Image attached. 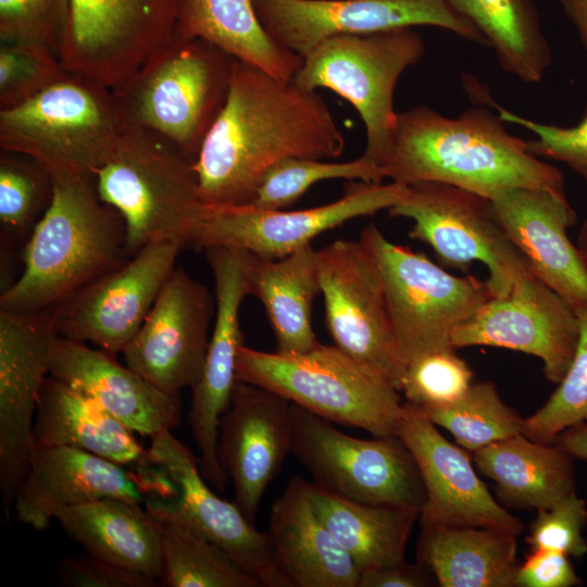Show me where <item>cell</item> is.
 Returning <instances> with one entry per match:
<instances>
[{"mask_svg": "<svg viewBox=\"0 0 587 587\" xmlns=\"http://www.w3.org/2000/svg\"><path fill=\"white\" fill-rule=\"evenodd\" d=\"M203 250L214 278L215 314L202 371L191 388L188 424L200 451L202 476L224 491L228 476L218 463L216 445L220 419L237 382V354L243 345L239 315L242 300L249 295L246 251L225 247Z\"/></svg>", "mask_w": 587, "mask_h": 587, "instance_id": "20", "label": "cell"}, {"mask_svg": "<svg viewBox=\"0 0 587 587\" xmlns=\"http://www.w3.org/2000/svg\"><path fill=\"white\" fill-rule=\"evenodd\" d=\"M291 444L292 403L267 388L237 380L220 419L216 454L232 478L235 503L252 524Z\"/></svg>", "mask_w": 587, "mask_h": 587, "instance_id": "22", "label": "cell"}, {"mask_svg": "<svg viewBox=\"0 0 587 587\" xmlns=\"http://www.w3.org/2000/svg\"><path fill=\"white\" fill-rule=\"evenodd\" d=\"M309 495L316 514L353 560L360 574L404 561L420 509L359 502L313 483L309 484Z\"/></svg>", "mask_w": 587, "mask_h": 587, "instance_id": "34", "label": "cell"}, {"mask_svg": "<svg viewBox=\"0 0 587 587\" xmlns=\"http://www.w3.org/2000/svg\"><path fill=\"white\" fill-rule=\"evenodd\" d=\"M345 187L338 200L303 210L207 207L191 245L202 249L225 247L261 258L280 259L350 220L389 210L408 190V186L395 182L351 180Z\"/></svg>", "mask_w": 587, "mask_h": 587, "instance_id": "14", "label": "cell"}, {"mask_svg": "<svg viewBox=\"0 0 587 587\" xmlns=\"http://www.w3.org/2000/svg\"><path fill=\"white\" fill-rule=\"evenodd\" d=\"M53 180L48 170L34 159L1 149L0 225L2 242L13 247L28 241L48 209Z\"/></svg>", "mask_w": 587, "mask_h": 587, "instance_id": "38", "label": "cell"}, {"mask_svg": "<svg viewBox=\"0 0 587 587\" xmlns=\"http://www.w3.org/2000/svg\"><path fill=\"white\" fill-rule=\"evenodd\" d=\"M53 195L23 251V271L0 309L53 310L130 257L123 217L98 197L93 178L51 174Z\"/></svg>", "mask_w": 587, "mask_h": 587, "instance_id": "3", "label": "cell"}, {"mask_svg": "<svg viewBox=\"0 0 587 587\" xmlns=\"http://www.w3.org/2000/svg\"><path fill=\"white\" fill-rule=\"evenodd\" d=\"M177 0H71L60 59L109 88L124 85L174 37Z\"/></svg>", "mask_w": 587, "mask_h": 587, "instance_id": "13", "label": "cell"}, {"mask_svg": "<svg viewBox=\"0 0 587 587\" xmlns=\"http://www.w3.org/2000/svg\"><path fill=\"white\" fill-rule=\"evenodd\" d=\"M195 162L163 136L123 124L112 153L93 173V184L100 200L123 217L130 255L158 240L191 243L207 210Z\"/></svg>", "mask_w": 587, "mask_h": 587, "instance_id": "4", "label": "cell"}, {"mask_svg": "<svg viewBox=\"0 0 587 587\" xmlns=\"http://www.w3.org/2000/svg\"><path fill=\"white\" fill-rule=\"evenodd\" d=\"M417 408L469 452L524 430V419L502 400L492 382L472 384L464 397L449 407Z\"/></svg>", "mask_w": 587, "mask_h": 587, "instance_id": "37", "label": "cell"}, {"mask_svg": "<svg viewBox=\"0 0 587 587\" xmlns=\"http://www.w3.org/2000/svg\"><path fill=\"white\" fill-rule=\"evenodd\" d=\"M434 582L430 571L420 562L402 561L362 572L359 587H426Z\"/></svg>", "mask_w": 587, "mask_h": 587, "instance_id": "48", "label": "cell"}, {"mask_svg": "<svg viewBox=\"0 0 587 587\" xmlns=\"http://www.w3.org/2000/svg\"><path fill=\"white\" fill-rule=\"evenodd\" d=\"M55 520L85 551L160 579V539L143 504L107 497L62 509Z\"/></svg>", "mask_w": 587, "mask_h": 587, "instance_id": "31", "label": "cell"}, {"mask_svg": "<svg viewBox=\"0 0 587 587\" xmlns=\"http://www.w3.org/2000/svg\"><path fill=\"white\" fill-rule=\"evenodd\" d=\"M184 246L177 239L150 242L77 291L53 309L58 335L91 342L114 355L122 353L150 312Z\"/></svg>", "mask_w": 587, "mask_h": 587, "instance_id": "17", "label": "cell"}, {"mask_svg": "<svg viewBox=\"0 0 587 587\" xmlns=\"http://www.w3.org/2000/svg\"><path fill=\"white\" fill-rule=\"evenodd\" d=\"M122 126L113 90L67 71L26 102L0 110V147L34 159L50 174L93 178Z\"/></svg>", "mask_w": 587, "mask_h": 587, "instance_id": "7", "label": "cell"}, {"mask_svg": "<svg viewBox=\"0 0 587 587\" xmlns=\"http://www.w3.org/2000/svg\"><path fill=\"white\" fill-rule=\"evenodd\" d=\"M317 264L335 346L400 392L405 364L373 257L359 240L338 239L317 250Z\"/></svg>", "mask_w": 587, "mask_h": 587, "instance_id": "12", "label": "cell"}, {"mask_svg": "<svg viewBox=\"0 0 587 587\" xmlns=\"http://www.w3.org/2000/svg\"><path fill=\"white\" fill-rule=\"evenodd\" d=\"M488 108L472 107L449 117L420 104L399 112L386 178L410 186L442 183L492 199L512 188L565 191L559 168L529 152Z\"/></svg>", "mask_w": 587, "mask_h": 587, "instance_id": "2", "label": "cell"}, {"mask_svg": "<svg viewBox=\"0 0 587 587\" xmlns=\"http://www.w3.org/2000/svg\"><path fill=\"white\" fill-rule=\"evenodd\" d=\"M107 497L146 500L124 465L72 447L33 446L13 511L21 523L40 532L60 510Z\"/></svg>", "mask_w": 587, "mask_h": 587, "instance_id": "25", "label": "cell"}, {"mask_svg": "<svg viewBox=\"0 0 587 587\" xmlns=\"http://www.w3.org/2000/svg\"><path fill=\"white\" fill-rule=\"evenodd\" d=\"M498 223L533 273L573 310L587 305V266L567 230L577 215L565 191L512 188L490 199Z\"/></svg>", "mask_w": 587, "mask_h": 587, "instance_id": "23", "label": "cell"}, {"mask_svg": "<svg viewBox=\"0 0 587 587\" xmlns=\"http://www.w3.org/2000/svg\"><path fill=\"white\" fill-rule=\"evenodd\" d=\"M249 295L264 307L278 353L298 354L320 345L312 326V305L321 295L317 250L312 243L280 259L246 251Z\"/></svg>", "mask_w": 587, "mask_h": 587, "instance_id": "29", "label": "cell"}, {"mask_svg": "<svg viewBox=\"0 0 587 587\" xmlns=\"http://www.w3.org/2000/svg\"><path fill=\"white\" fill-rule=\"evenodd\" d=\"M416 27L328 38L305 57L292 82L308 91L328 89L359 113L366 133L363 155L382 166L398 113L394 95L401 75L425 54Z\"/></svg>", "mask_w": 587, "mask_h": 587, "instance_id": "8", "label": "cell"}, {"mask_svg": "<svg viewBox=\"0 0 587 587\" xmlns=\"http://www.w3.org/2000/svg\"><path fill=\"white\" fill-rule=\"evenodd\" d=\"M472 455L477 470L496 483L499 497L510 505L546 510L576 492L575 459L557 442L517 434Z\"/></svg>", "mask_w": 587, "mask_h": 587, "instance_id": "30", "label": "cell"}, {"mask_svg": "<svg viewBox=\"0 0 587 587\" xmlns=\"http://www.w3.org/2000/svg\"><path fill=\"white\" fill-rule=\"evenodd\" d=\"M235 61L205 40L174 35L113 89L123 124L154 132L197 158L226 102Z\"/></svg>", "mask_w": 587, "mask_h": 587, "instance_id": "5", "label": "cell"}, {"mask_svg": "<svg viewBox=\"0 0 587 587\" xmlns=\"http://www.w3.org/2000/svg\"><path fill=\"white\" fill-rule=\"evenodd\" d=\"M359 241L379 271L405 366L424 354L455 349V328L492 297L486 280L449 273L425 253L391 242L374 224L361 230Z\"/></svg>", "mask_w": 587, "mask_h": 587, "instance_id": "9", "label": "cell"}, {"mask_svg": "<svg viewBox=\"0 0 587 587\" xmlns=\"http://www.w3.org/2000/svg\"><path fill=\"white\" fill-rule=\"evenodd\" d=\"M215 297L175 267L139 330L124 348L125 365L172 396L200 377L209 346Z\"/></svg>", "mask_w": 587, "mask_h": 587, "instance_id": "18", "label": "cell"}, {"mask_svg": "<svg viewBox=\"0 0 587 587\" xmlns=\"http://www.w3.org/2000/svg\"><path fill=\"white\" fill-rule=\"evenodd\" d=\"M291 453L313 484L336 496L420 510L425 502L419 467L399 436L351 437L292 403Z\"/></svg>", "mask_w": 587, "mask_h": 587, "instance_id": "10", "label": "cell"}, {"mask_svg": "<svg viewBox=\"0 0 587 587\" xmlns=\"http://www.w3.org/2000/svg\"><path fill=\"white\" fill-rule=\"evenodd\" d=\"M583 260L587 266V217L584 220L577 236L576 243Z\"/></svg>", "mask_w": 587, "mask_h": 587, "instance_id": "51", "label": "cell"}, {"mask_svg": "<svg viewBox=\"0 0 587 587\" xmlns=\"http://www.w3.org/2000/svg\"><path fill=\"white\" fill-rule=\"evenodd\" d=\"M388 212L410 218L409 237L427 243L445 267L465 272L475 261L485 264L492 297L508 295L520 277L533 273L498 223L490 200L477 193L442 183H417L408 186Z\"/></svg>", "mask_w": 587, "mask_h": 587, "instance_id": "11", "label": "cell"}, {"mask_svg": "<svg viewBox=\"0 0 587 587\" xmlns=\"http://www.w3.org/2000/svg\"><path fill=\"white\" fill-rule=\"evenodd\" d=\"M33 446L72 447L124 466L147 458L132 429L93 398L52 375L38 397Z\"/></svg>", "mask_w": 587, "mask_h": 587, "instance_id": "28", "label": "cell"}, {"mask_svg": "<svg viewBox=\"0 0 587 587\" xmlns=\"http://www.w3.org/2000/svg\"><path fill=\"white\" fill-rule=\"evenodd\" d=\"M578 320L535 274L520 277L508 295L491 297L451 336L457 348L486 346L539 358L546 378L559 384L578 341Z\"/></svg>", "mask_w": 587, "mask_h": 587, "instance_id": "19", "label": "cell"}, {"mask_svg": "<svg viewBox=\"0 0 587 587\" xmlns=\"http://www.w3.org/2000/svg\"><path fill=\"white\" fill-rule=\"evenodd\" d=\"M386 178L382 166L363 154L351 161L290 157L272 164L257 187L253 205L264 210H282L297 202L314 184L330 179L361 180L380 184Z\"/></svg>", "mask_w": 587, "mask_h": 587, "instance_id": "39", "label": "cell"}, {"mask_svg": "<svg viewBox=\"0 0 587 587\" xmlns=\"http://www.w3.org/2000/svg\"><path fill=\"white\" fill-rule=\"evenodd\" d=\"M494 105L507 124L517 125L534 135V138L526 140L530 153L564 164L587 185V110L577 124L562 126L541 123Z\"/></svg>", "mask_w": 587, "mask_h": 587, "instance_id": "44", "label": "cell"}, {"mask_svg": "<svg viewBox=\"0 0 587 587\" xmlns=\"http://www.w3.org/2000/svg\"><path fill=\"white\" fill-rule=\"evenodd\" d=\"M473 371L455 349L424 354L405 366L400 392L408 402L424 409L449 407L470 389Z\"/></svg>", "mask_w": 587, "mask_h": 587, "instance_id": "41", "label": "cell"}, {"mask_svg": "<svg viewBox=\"0 0 587 587\" xmlns=\"http://www.w3.org/2000/svg\"><path fill=\"white\" fill-rule=\"evenodd\" d=\"M553 442L560 445L574 459L587 462V421L566 428Z\"/></svg>", "mask_w": 587, "mask_h": 587, "instance_id": "49", "label": "cell"}, {"mask_svg": "<svg viewBox=\"0 0 587 587\" xmlns=\"http://www.w3.org/2000/svg\"><path fill=\"white\" fill-rule=\"evenodd\" d=\"M309 484L292 477L272 505L266 534L276 565L290 587H359L360 571L316 514Z\"/></svg>", "mask_w": 587, "mask_h": 587, "instance_id": "27", "label": "cell"}, {"mask_svg": "<svg viewBox=\"0 0 587 587\" xmlns=\"http://www.w3.org/2000/svg\"><path fill=\"white\" fill-rule=\"evenodd\" d=\"M575 312L579 333L573 360L545 404L524 419L523 434L536 441L553 442L566 428L587 421V305Z\"/></svg>", "mask_w": 587, "mask_h": 587, "instance_id": "40", "label": "cell"}, {"mask_svg": "<svg viewBox=\"0 0 587 587\" xmlns=\"http://www.w3.org/2000/svg\"><path fill=\"white\" fill-rule=\"evenodd\" d=\"M58 336L53 310L0 309V490L7 519L28 469L38 397Z\"/></svg>", "mask_w": 587, "mask_h": 587, "instance_id": "16", "label": "cell"}, {"mask_svg": "<svg viewBox=\"0 0 587 587\" xmlns=\"http://www.w3.org/2000/svg\"><path fill=\"white\" fill-rule=\"evenodd\" d=\"M516 537L486 527H422L417 562L440 587H514Z\"/></svg>", "mask_w": 587, "mask_h": 587, "instance_id": "33", "label": "cell"}, {"mask_svg": "<svg viewBox=\"0 0 587 587\" xmlns=\"http://www.w3.org/2000/svg\"><path fill=\"white\" fill-rule=\"evenodd\" d=\"M70 10L71 0H0V40L42 45L59 55Z\"/></svg>", "mask_w": 587, "mask_h": 587, "instance_id": "43", "label": "cell"}, {"mask_svg": "<svg viewBox=\"0 0 587 587\" xmlns=\"http://www.w3.org/2000/svg\"><path fill=\"white\" fill-rule=\"evenodd\" d=\"M143 507L160 539L161 586L260 587L192 523L176 499L147 498Z\"/></svg>", "mask_w": 587, "mask_h": 587, "instance_id": "35", "label": "cell"}, {"mask_svg": "<svg viewBox=\"0 0 587 587\" xmlns=\"http://www.w3.org/2000/svg\"><path fill=\"white\" fill-rule=\"evenodd\" d=\"M147 454L167 471L177 486L176 501L192 523L260 587H290L276 565L267 534L255 529L236 503L210 488L199 459L171 429L151 437Z\"/></svg>", "mask_w": 587, "mask_h": 587, "instance_id": "24", "label": "cell"}, {"mask_svg": "<svg viewBox=\"0 0 587 587\" xmlns=\"http://www.w3.org/2000/svg\"><path fill=\"white\" fill-rule=\"evenodd\" d=\"M174 35L205 40L283 82L292 80L303 60L270 35L252 0H177Z\"/></svg>", "mask_w": 587, "mask_h": 587, "instance_id": "32", "label": "cell"}, {"mask_svg": "<svg viewBox=\"0 0 587 587\" xmlns=\"http://www.w3.org/2000/svg\"><path fill=\"white\" fill-rule=\"evenodd\" d=\"M50 375L93 398L135 434L151 438L180 425V396L165 394L102 349L58 336Z\"/></svg>", "mask_w": 587, "mask_h": 587, "instance_id": "26", "label": "cell"}, {"mask_svg": "<svg viewBox=\"0 0 587 587\" xmlns=\"http://www.w3.org/2000/svg\"><path fill=\"white\" fill-rule=\"evenodd\" d=\"M236 378L267 388L326 421L365 429L374 437L398 436L399 391L335 345L320 344L298 354L242 345Z\"/></svg>", "mask_w": 587, "mask_h": 587, "instance_id": "6", "label": "cell"}, {"mask_svg": "<svg viewBox=\"0 0 587 587\" xmlns=\"http://www.w3.org/2000/svg\"><path fill=\"white\" fill-rule=\"evenodd\" d=\"M344 133L315 91L235 61L226 102L197 154L207 207L249 205L264 172L290 157L333 160Z\"/></svg>", "mask_w": 587, "mask_h": 587, "instance_id": "1", "label": "cell"}, {"mask_svg": "<svg viewBox=\"0 0 587 587\" xmlns=\"http://www.w3.org/2000/svg\"><path fill=\"white\" fill-rule=\"evenodd\" d=\"M63 585L68 587H154V577L122 567L87 551L63 557L57 565Z\"/></svg>", "mask_w": 587, "mask_h": 587, "instance_id": "46", "label": "cell"}, {"mask_svg": "<svg viewBox=\"0 0 587 587\" xmlns=\"http://www.w3.org/2000/svg\"><path fill=\"white\" fill-rule=\"evenodd\" d=\"M517 587H575L583 584L570 557L554 550H530L515 572Z\"/></svg>", "mask_w": 587, "mask_h": 587, "instance_id": "47", "label": "cell"}, {"mask_svg": "<svg viewBox=\"0 0 587 587\" xmlns=\"http://www.w3.org/2000/svg\"><path fill=\"white\" fill-rule=\"evenodd\" d=\"M485 38L508 74L524 84H538L552 63L534 0H446Z\"/></svg>", "mask_w": 587, "mask_h": 587, "instance_id": "36", "label": "cell"}, {"mask_svg": "<svg viewBox=\"0 0 587 587\" xmlns=\"http://www.w3.org/2000/svg\"><path fill=\"white\" fill-rule=\"evenodd\" d=\"M67 72L50 48L32 42L0 45V110L26 102Z\"/></svg>", "mask_w": 587, "mask_h": 587, "instance_id": "42", "label": "cell"}, {"mask_svg": "<svg viewBox=\"0 0 587 587\" xmlns=\"http://www.w3.org/2000/svg\"><path fill=\"white\" fill-rule=\"evenodd\" d=\"M270 35L305 57L322 41L399 27L432 26L488 47L480 33L446 0H252Z\"/></svg>", "mask_w": 587, "mask_h": 587, "instance_id": "15", "label": "cell"}, {"mask_svg": "<svg viewBox=\"0 0 587 587\" xmlns=\"http://www.w3.org/2000/svg\"><path fill=\"white\" fill-rule=\"evenodd\" d=\"M564 15L576 29L587 53V0H559Z\"/></svg>", "mask_w": 587, "mask_h": 587, "instance_id": "50", "label": "cell"}, {"mask_svg": "<svg viewBox=\"0 0 587 587\" xmlns=\"http://www.w3.org/2000/svg\"><path fill=\"white\" fill-rule=\"evenodd\" d=\"M398 436L412 453L424 487L421 527H486L519 536L522 522L501 507L476 474L466 450L445 438L437 425L408 401Z\"/></svg>", "mask_w": 587, "mask_h": 587, "instance_id": "21", "label": "cell"}, {"mask_svg": "<svg viewBox=\"0 0 587 587\" xmlns=\"http://www.w3.org/2000/svg\"><path fill=\"white\" fill-rule=\"evenodd\" d=\"M586 526V502L573 492L553 507L538 511L526 541L530 550H554L582 558L587 554V541L583 536Z\"/></svg>", "mask_w": 587, "mask_h": 587, "instance_id": "45", "label": "cell"}]
</instances>
